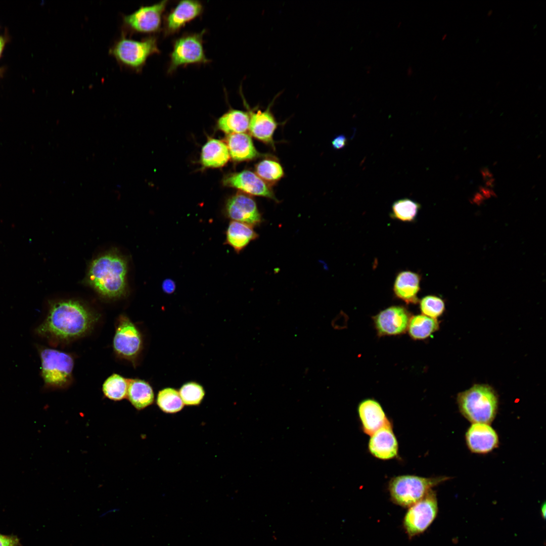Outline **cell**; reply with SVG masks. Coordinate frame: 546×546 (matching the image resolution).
<instances>
[{"label":"cell","instance_id":"6da1fadb","mask_svg":"<svg viewBox=\"0 0 546 546\" xmlns=\"http://www.w3.org/2000/svg\"><path fill=\"white\" fill-rule=\"evenodd\" d=\"M99 319L97 313L78 301L52 302L36 332L54 343L68 342L88 334Z\"/></svg>","mask_w":546,"mask_h":546},{"label":"cell","instance_id":"7a4b0ae2","mask_svg":"<svg viewBox=\"0 0 546 546\" xmlns=\"http://www.w3.org/2000/svg\"><path fill=\"white\" fill-rule=\"evenodd\" d=\"M127 268V262L123 256L117 253H108L93 260L86 281L101 296L118 298L125 293Z\"/></svg>","mask_w":546,"mask_h":546},{"label":"cell","instance_id":"3957f363","mask_svg":"<svg viewBox=\"0 0 546 546\" xmlns=\"http://www.w3.org/2000/svg\"><path fill=\"white\" fill-rule=\"evenodd\" d=\"M457 400L461 414L472 423L489 424L496 417L498 397L489 385L474 384L458 393Z\"/></svg>","mask_w":546,"mask_h":546},{"label":"cell","instance_id":"277c9868","mask_svg":"<svg viewBox=\"0 0 546 546\" xmlns=\"http://www.w3.org/2000/svg\"><path fill=\"white\" fill-rule=\"evenodd\" d=\"M160 53L156 35L135 40L120 34L109 50V55L121 68L136 73L142 72L150 56Z\"/></svg>","mask_w":546,"mask_h":546},{"label":"cell","instance_id":"5b68a950","mask_svg":"<svg viewBox=\"0 0 546 546\" xmlns=\"http://www.w3.org/2000/svg\"><path fill=\"white\" fill-rule=\"evenodd\" d=\"M449 479L446 476L427 478L413 475H399L389 481L388 489L393 502L410 507L422 499L432 487Z\"/></svg>","mask_w":546,"mask_h":546},{"label":"cell","instance_id":"8992f818","mask_svg":"<svg viewBox=\"0 0 546 546\" xmlns=\"http://www.w3.org/2000/svg\"><path fill=\"white\" fill-rule=\"evenodd\" d=\"M169 1L141 6L132 13L122 17L121 34L131 36L141 34L155 35L162 30L164 13Z\"/></svg>","mask_w":546,"mask_h":546},{"label":"cell","instance_id":"52a82bcc","mask_svg":"<svg viewBox=\"0 0 546 546\" xmlns=\"http://www.w3.org/2000/svg\"><path fill=\"white\" fill-rule=\"evenodd\" d=\"M205 32V29L198 32H185L173 40L167 74L173 73L179 67L206 64L211 61L206 57L203 47Z\"/></svg>","mask_w":546,"mask_h":546},{"label":"cell","instance_id":"ba28073f","mask_svg":"<svg viewBox=\"0 0 546 546\" xmlns=\"http://www.w3.org/2000/svg\"><path fill=\"white\" fill-rule=\"evenodd\" d=\"M41 374L45 384L53 388H65L72 379L74 359L68 353L57 349H40Z\"/></svg>","mask_w":546,"mask_h":546},{"label":"cell","instance_id":"9c48e42d","mask_svg":"<svg viewBox=\"0 0 546 546\" xmlns=\"http://www.w3.org/2000/svg\"><path fill=\"white\" fill-rule=\"evenodd\" d=\"M115 353L135 365L143 347V337L135 325L126 315L119 316L113 341Z\"/></svg>","mask_w":546,"mask_h":546},{"label":"cell","instance_id":"30bf717a","mask_svg":"<svg viewBox=\"0 0 546 546\" xmlns=\"http://www.w3.org/2000/svg\"><path fill=\"white\" fill-rule=\"evenodd\" d=\"M438 511L436 494L432 489L420 500L410 507L403 526L411 537L423 533L435 518Z\"/></svg>","mask_w":546,"mask_h":546},{"label":"cell","instance_id":"8fae6325","mask_svg":"<svg viewBox=\"0 0 546 546\" xmlns=\"http://www.w3.org/2000/svg\"><path fill=\"white\" fill-rule=\"evenodd\" d=\"M411 316L405 307L394 305L380 311L372 318L377 335L382 337L406 333Z\"/></svg>","mask_w":546,"mask_h":546},{"label":"cell","instance_id":"7c38bea8","mask_svg":"<svg viewBox=\"0 0 546 546\" xmlns=\"http://www.w3.org/2000/svg\"><path fill=\"white\" fill-rule=\"evenodd\" d=\"M203 11L204 6L200 1H179L163 17L164 36L178 32L186 24L201 16Z\"/></svg>","mask_w":546,"mask_h":546},{"label":"cell","instance_id":"4fadbf2b","mask_svg":"<svg viewBox=\"0 0 546 546\" xmlns=\"http://www.w3.org/2000/svg\"><path fill=\"white\" fill-rule=\"evenodd\" d=\"M224 210L226 216L231 221L253 226L259 225L262 221L255 201L247 194L237 193L232 196L227 200Z\"/></svg>","mask_w":546,"mask_h":546},{"label":"cell","instance_id":"5bb4252c","mask_svg":"<svg viewBox=\"0 0 546 546\" xmlns=\"http://www.w3.org/2000/svg\"><path fill=\"white\" fill-rule=\"evenodd\" d=\"M224 185L237 189L249 195L263 197L278 201L270 187L251 170L230 174L223 179Z\"/></svg>","mask_w":546,"mask_h":546},{"label":"cell","instance_id":"9a60e30c","mask_svg":"<svg viewBox=\"0 0 546 546\" xmlns=\"http://www.w3.org/2000/svg\"><path fill=\"white\" fill-rule=\"evenodd\" d=\"M249 115L248 130L250 134L260 142L275 147L274 134L279 123L271 111L272 103L264 110H251L244 100Z\"/></svg>","mask_w":546,"mask_h":546},{"label":"cell","instance_id":"2e32d148","mask_svg":"<svg viewBox=\"0 0 546 546\" xmlns=\"http://www.w3.org/2000/svg\"><path fill=\"white\" fill-rule=\"evenodd\" d=\"M465 439L469 450L478 454L489 453L497 448L499 443L495 430L485 423H473L466 431Z\"/></svg>","mask_w":546,"mask_h":546},{"label":"cell","instance_id":"e0dca14e","mask_svg":"<svg viewBox=\"0 0 546 546\" xmlns=\"http://www.w3.org/2000/svg\"><path fill=\"white\" fill-rule=\"evenodd\" d=\"M368 447L374 457L381 460L396 457L398 444L390 421L371 435Z\"/></svg>","mask_w":546,"mask_h":546},{"label":"cell","instance_id":"ac0fdd59","mask_svg":"<svg viewBox=\"0 0 546 546\" xmlns=\"http://www.w3.org/2000/svg\"><path fill=\"white\" fill-rule=\"evenodd\" d=\"M357 412L362 430L369 435L389 422L380 403L372 398L362 400L358 405Z\"/></svg>","mask_w":546,"mask_h":546},{"label":"cell","instance_id":"d6986e66","mask_svg":"<svg viewBox=\"0 0 546 546\" xmlns=\"http://www.w3.org/2000/svg\"><path fill=\"white\" fill-rule=\"evenodd\" d=\"M225 144L230 157L236 162L250 161L268 156L258 152L250 135L245 133L228 134Z\"/></svg>","mask_w":546,"mask_h":546},{"label":"cell","instance_id":"ffe728a7","mask_svg":"<svg viewBox=\"0 0 546 546\" xmlns=\"http://www.w3.org/2000/svg\"><path fill=\"white\" fill-rule=\"evenodd\" d=\"M420 281L421 277L416 272L409 270L400 272L394 283L395 295L406 304L417 303L419 302L418 294L420 290Z\"/></svg>","mask_w":546,"mask_h":546},{"label":"cell","instance_id":"44dd1931","mask_svg":"<svg viewBox=\"0 0 546 546\" xmlns=\"http://www.w3.org/2000/svg\"><path fill=\"white\" fill-rule=\"evenodd\" d=\"M225 243L240 253L252 241L258 237L253 226L247 223L231 221L225 232Z\"/></svg>","mask_w":546,"mask_h":546},{"label":"cell","instance_id":"7402d4cb","mask_svg":"<svg viewBox=\"0 0 546 546\" xmlns=\"http://www.w3.org/2000/svg\"><path fill=\"white\" fill-rule=\"evenodd\" d=\"M230 158L226 144L219 140L209 139L202 149L201 162L205 167H222L228 162Z\"/></svg>","mask_w":546,"mask_h":546},{"label":"cell","instance_id":"603a6c76","mask_svg":"<svg viewBox=\"0 0 546 546\" xmlns=\"http://www.w3.org/2000/svg\"><path fill=\"white\" fill-rule=\"evenodd\" d=\"M127 398L137 410L151 405L154 401V393L151 385L140 379H129Z\"/></svg>","mask_w":546,"mask_h":546},{"label":"cell","instance_id":"cb8c5ba5","mask_svg":"<svg viewBox=\"0 0 546 546\" xmlns=\"http://www.w3.org/2000/svg\"><path fill=\"white\" fill-rule=\"evenodd\" d=\"M249 119L248 112L231 109L218 119L217 126L229 134L244 133L248 129Z\"/></svg>","mask_w":546,"mask_h":546},{"label":"cell","instance_id":"d4e9b609","mask_svg":"<svg viewBox=\"0 0 546 546\" xmlns=\"http://www.w3.org/2000/svg\"><path fill=\"white\" fill-rule=\"evenodd\" d=\"M439 329V322L423 314L412 316L407 330L410 337L414 340H425L437 331Z\"/></svg>","mask_w":546,"mask_h":546},{"label":"cell","instance_id":"484cf974","mask_svg":"<svg viewBox=\"0 0 546 546\" xmlns=\"http://www.w3.org/2000/svg\"><path fill=\"white\" fill-rule=\"evenodd\" d=\"M129 379L117 374H113L104 381L102 386L104 395L114 401L127 397Z\"/></svg>","mask_w":546,"mask_h":546},{"label":"cell","instance_id":"4316f807","mask_svg":"<svg viewBox=\"0 0 546 546\" xmlns=\"http://www.w3.org/2000/svg\"><path fill=\"white\" fill-rule=\"evenodd\" d=\"M156 403L161 411L166 414L178 413L185 405L179 392L170 387L165 388L158 392Z\"/></svg>","mask_w":546,"mask_h":546},{"label":"cell","instance_id":"83f0119b","mask_svg":"<svg viewBox=\"0 0 546 546\" xmlns=\"http://www.w3.org/2000/svg\"><path fill=\"white\" fill-rule=\"evenodd\" d=\"M255 173L267 184L275 183L284 175L281 164L275 159L267 157L259 161L255 166Z\"/></svg>","mask_w":546,"mask_h":546},{"label":"cell","instance_id":"f1b7e54d","mask_svg":"<svg viewBox=\"0 0 546 546\" xmlns=\"http://www.w3.org/2000/svg\"><path fill=\"white\" fill-rule=\"evenodd\" d=\"M418 202L408 198L399 199L392 205L391 217L405 222L413 221L420 209Z\"/></svg>","mask_w":546,"mask_h":546},{"label":"cell","instance_id":"f546056e","mask_svg":"<svg viewBox=\"0 0 546 546\" xmlns=\"http://www.w3.org/2000/svg\"><path fill=\"white\" fill-rule=\"evenodd\" d=\"M178 392L184 404L188 406L199 405L205 395L203 386L193 381L185 383Z\"/></svg>","mask_w":546,"mask_h":546},{"label":"cell","instance_id":"4dcf8cb0","mask_svg":"<svg viewBox=\"0 0 546 546\" xmlns=\"http://www.w3.org/2000/svg\"><path fill=\"white\" fill-rule=\"evenodd\" d=\"M420 308L423 315L437 319L444 313L445 309L444 300L435 295H427L420 301Z\"/></svg>","mask_w":546,"mask_h":546},{"label":"cell","instance_id":"1f68e13d","mask_svg":"<svg viewBox=\"0 0 546 546\" xmlns=\"http://www.w3.org/2000/svg\"><path fill=\"white\" fill-rule=\"evenodd\" d=\"M347 139L343 134L336 136L332 141V145L336 150L343 148L347 144Z\"/></svg>","mask_w":546,"mask_h":546},{"label":"cell","instance_id":"d6a6232c","mask_svg":"<svg viewBox=\"0 0 546 546\" xmlns=\"http://www.w3.org/2000/svg\"><path fill=\"white\" fill-rule=\"evenodd\" d=\"M18 544L17 538L0 534V546H17Z\"/></svg>","mask_w":546,"mask_h":546},{"label":"cell","instance_id":"836d02e7","mask_svg":"<svg viewBox=\"0 0 546 546\" xmlns=\"http://www.w3.org/2000/svg\"><path fill=\"white\" fill-rule=\"evenodd\" d=\"M163 291L167 294H172L175 290L176 286L174 282L169 279L165 280L162 284Z\"/></svg>","mask_w":546,"mask_h":546},{"label":"cell","instance_id":"e575fe53","mask_svg":"<svg viewBox=\"0 0 546 546\" xmlns=\"http://www.w3.org/2000/svg\"><path fill=\"white\" fill-rule=\"evenodd\" d=\"M481 173L483 178L485 181V184L486 187L489 188L492 187L494 183V179L493 175L492 173L490 172V171L486 168H484L482 169Z\"/></svg>","mask_w":546,"mask_h":546},{"label":"cell","instance_id":"d590c367","mask_svg":"<svg viewBox=\"0 0 546 546\" xmlns=\"http://www.w3.org/2000/svg\"><path fill=\"white\" fill-rule=\"evenodd\" d=\"M8 40L7 36L5 35H0V58L2 57Z\"/></svg>","mask_w":546,"mask_h":546},{"label":"cell","instance_id":"8d00e7d4","mask_svg":"<svg viewBox=\"0 0 546 546\" xmlns=\"http://www.w3.org/2000/svg\"><path fill=\"white\" fill-rule=\"evenodd\" d=\"M545 507H546L545 504V503H544L541 505V513L542 516L543 518H545V511H546Z\"/></svg>","mask_w":546,"mask_h":546},{"label":"cell","instance_id":"74e56055","mask_svg":"<svg viewBox=\"0 0 546 546\" xmlns=\"http://www.w3.org/2000/svg\"><path fill=\"white\" fill-rule=\"evenodd\" d=\"M4 71H5L4 67H0V78H1V77L3 76V75L4 73Z\"/></svg>","mask_w":546,"mask_h":546}]
</instances>
